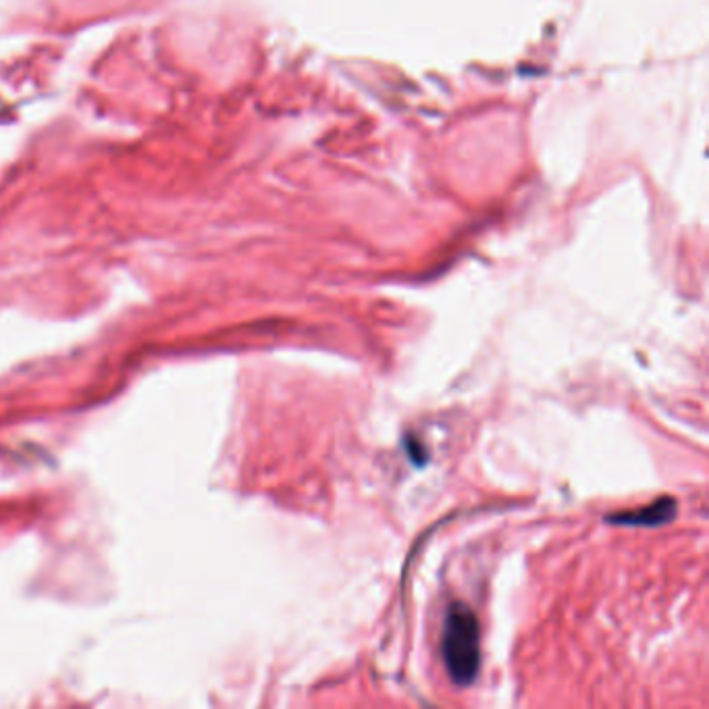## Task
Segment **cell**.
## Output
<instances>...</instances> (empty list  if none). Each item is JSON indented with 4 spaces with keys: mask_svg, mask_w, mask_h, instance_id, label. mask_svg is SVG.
Segmentation results:
<instances>
[{
    "mask_svg": "<svg viewBox=\"0 0 709 709\" xmlns=\"http://www.w3.org/2000/svg\"><path fill=\"white\" fill-rule=\"evenodd\" d=\"M441 655L445 670L458 687H470L481 668L479 620L466 603L454 601L445 612Z\"/></svg>",
    "mask_w": 709,
    "mask_h": 709,
    "instance_id": "cell-1",
    "label": "cell"
},
{
    "mask_svg": "<svg viewBox=\"0 0 709 709\" xmlns=\"http://www.w3.org/2000/svg\"><path fill=\"white\" fill-rule=\"evenodd\" d=\"M676 516V502L672 497H662V500L653 502L651 506L639 508L635 512H620L614 516H608L610 522L622 524V527H662V524L670 522Z\"/></svg>",
    "mask_w": 709,
    "mask_h": 709,
    "instance_id": "cell-2",
    "label": "cell"
}]
</instances>
